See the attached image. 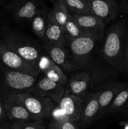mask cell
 Instances as JSON below:
<instances>
[{
	"label": "cell",
	"instance_id": "obj_1",
	"mask_svg": "<svg viewBox=\"0 0 128 129\" xmlns=\"http://www.w3.org/2000/svg\"><path fill=\"white\" fill-rule=\"evenodd\" d=\"M126 24L122 20L112 25L107 33L102 49L104 60L120 71H124L127 44Z\"/></svg>",
	"mask_w": 128,
	"mask_h": 129
},
{
	"label": "cell",
	"instance_id": "obj_2",
	"mask_svg": "<svg viewBox=\"0 0 128 129\" xmlns=\"http://www.w3.org/2000/svg\"><path fill=\"white\" fill-rule=\"evenodd\" d=\"M2 42L26 61L38 67L41 55L40 50L28 39L19 34L9 32L4 34Z\"/></svg>",
	"mask_w": 128,
	"mask_h": 129
},
{
	"label": "cell",
	"instance_id": "obj_3",
	"mask_svg": "<svg viewBox=\"0 0 128 129\" xmlns=\"http://www.w3.org/2000/svg\"><path fill=\"white\" fill-rule=\"evenodd\" d=\"M97 41L95 38L87 34L75 39L66 37L65 45H67L77 69H84L87 66L90 55Z\"/></svg>",
	"mask_w": 128,
	"mask_h": 129
},
{
	"label": "cell",
	"instance_id": "obj_4",
	"mask_svg": "<svg viewBox=\"0 0 128 129\" xmlns=\"http://www.w3.org/2000/svg\"><path fill=\"white\" fill-rule=\"evenodd\" d=\"M16 96L36 120L50 118L58 103L48 97L40 96L27 92H16Z\"/></svg>",
	"mask_w": 128,
	"mask_h": 129
},
{
	"label": "cell",
	"instance_id": "obj_5",
	"mask_svg": "<svg viewBox=\"0 0 128 129\" xmlns=\"http://www.w3.org/2000/svg\"><path fill=\"white\" fill-rule=\"evenodd\" d=\"M0 64L10 70L33 76H38L40 71L13 51L3 42H0Z\"/></svg>",
	"mask_w": 128,
	"mask_h": 129
},
{
	"label": "cell",
	"instance_id": "obj_6",
	"mask_svg": "<svg viewBox=\"0 0 128 129\" xmlns=\"http://www.w3.org/2000/svg\"><path fill=\"white\" fill-rule=\"evenodd\" d=\"M3 7L16 20L32 21L43 6L41 0H11Z\"/></svg>",
	"mask_w": 128,
	"mask_h": 129
},
{
	"label": "cell",
	"instance_id": "obj_7",
	"mask_svg": "<svg viewBox=\"0 0 128 129\" xmlns=\"http://www.w3.org/2000/svg\"><path fill=\"white\" fill-rule=\"evenodd\" d=\"M17 91H10L1 99L7 118L10 121L38 120L27 110L16 96Z\"/></svg>",
	"mask_w": 128,
	"mask_h": 129
},
{
	"label": "cell",
	"instance_id": "obj_8",
	"mask_svg": "<svg viewBox=\"0 0 128 129\" xmlns=\"http://www.w3.org/2000/svg\"><path fill=\"white\" fill-rule=\"evenodd\" d=\"M66 86L56 83L46 77L37 79L33 86L27 93L40 96L48 97L58 103L65 93Z\"/></svg>",
	"mask_w": 128,
	"mask_h": 129
},
{
	"label": "cell",
	"instance_id": "obj_9",
	"mask_svg": "<svg viewBox=\"0 0 128 129\" xmlns=\"http://www.w3.org/2000/svg\"><path fill=\"white\" fill-rule=\"evenodd\" d=\"M100 91L87 93L82 98V106L79 120L80 125L82 129L87 128L95 118H99V96Z\"/></svg>",
	"mask_w": 128,
	"mask_h": 129
},
{
	"label": "cell",
	"instance_id": "obj_10",
	"mask_svg": "<svg viewBox=\"0 0 128 129\" xmlns=\"http://www.w3.org/2000/svg\"><path fill=\"white\" fill-rule=\"evenodd\" d=\"M46 55L64 72L70 73L77 70L72 56L65 45H45Z\"/></svg>",
	"mask_w": 128,
	"mask_h": 129
},
{
	"label": "cell",
	"instance_id": "obj_11",
	"mask_svg": "<svg viewBox=\"0 0 128 129\" xmlns=\"http://www.w3.org/2000/svg\"><path fill=\"white\" fill-rule=\"evenodd\" d=\"M77 25L87 35H90L99 40L104 35L105 23L94 15H78L70 13Z\"/></svg>",
	"mask_w": 128,
	"mask_h": 129
},
{
	"label": "cell",
	"instance_id": "obj_12",
	"mask_svg": "<svg viewBox=\"0 0 128 129\" xmlns=\"http://www.w3.org/2000/svg\"><path fill=\"white\" fill-rule=\"evenodd\" d=\"M93 14L102 20L109 22L115 20L120 13L117 0H87Z\"/></svg>",
	"mask_w": 128,
	"mask_h": 129
},
{
	"label": "cell",
	"instance_id": "obj_13",
	"mask_svg": "<svg viewBox=\"0 0 128 129\" xmlns=\"http://www.w3.org/2000/svg\"><path fill=\"white\" fill-rule=\"evenodd\" d=\"M58 106L70 121L78 122L80 120L82 106V98L69 93L65 91L58 102Z\"/></svg>",
	"mask_w": 128,
	"mask_h": 129
},
{
	"label": "cell",
	"instance_id": "obj_14",
	"mask_svg": "<svg viewBox=\"0 0 128 129\" xmlns=\"http://www.w3.org/2000/svg\"><path fill=\"white\" fill-rule=\"evenodd\" d=\"M38 67L40 72L43 73L45 77L59 84L67 85L69 80L67 76L58 66L56 65L46 55H41Z\"/></svg>",
	"mask_w": 128,
	"mask_h": 129
},
{
	"label": "cell",
	"instance_id": "obj_15",
	"mask_svg": "<svg viewBox=\"0 0 128 129\" xmlns=\"http://www.w3.org/2000/svg\"><path fill=\"white\" fill-rule=\"evenodd\" d=\"M91 83V78L87 71L79 72L74 74L66 85V91L69 93L83 98L87 94Z\"/></svg>",
	"mask_w": 128,
	"mask_h": 129
},
{
	"label": "cell",
	"instance_id": "obj_16",
	"mask_svg": "<svg viewBox=\"0 0 128 129\" xmlns=\"http://www.w3.org/2000/svg\"><path fill=\"white\" fill-rule=\"evenodd\" d=\"M43 39L45 41V45H65L66 35L65 31L56 22L51 13V10H49L48 15Z\"/></svg>",
	"mask_w": 128,
	"mask_h": 129
},
{
	"label": "cell",
	"instance_id": "obj_17",
	"mask_svg": "<svg viewBox=\"0 0 128 129\" xmlns=\"http://www.w3.org/2000/svg\"><path fill=\"white\" fill-rule=\"evenodd\" d=\"M125 83L126 82L116 81L101 89L99 96V116L106 113L115 97L125 85Z\"/></svg>",
	"mask_w": 128,
	"mask_h": 129
},
{
	"label": "cell",
	"instance_id": "obj_18",
	"mask_svg": "<svg viewBox=\"0 0 128 129\" xmlns=\"http://www.w3.org/2000/svg\"><path fill=\"white\" fill-rule=\"evenodd\" d=\"M49 10L43 6L31 21L33 31L40 39H43L45 36Z\"/></svg>",
	"mask_w": 128,
	"mask_h": 129
},
{
	"label": "cell",
	"instance_id": "obj_19",
	"mask_svg": "<svg viewBox=\"0 0 128 129\" xmlns=\"http://www.w3.org/2000/svg\"><path fill=\"white\" fill-rule=\"evenodd\" d=\"M128 105V82H126L123 88L114 98L112 104L105 113L114 114L122 110Z\"/></svg>",
	"mask_w": 128,
	"mask_h": 129
},
{
	"label": "cell",
	"instance_id": "obj_20",
	"mask_svg": "<svg viewBox=\"0 0 128 129\" xmlns=\"http://www.w3.org/2000/svg\"><path fill=\"white\" fill-rule=\"evenodd\" d=\"M68 12L78 15H94L87 0H62Z\"/></svg>",
	"mask_w": 128,
	"mask_h": 129
},
{
	"label": "cell",
	"instance_id": "obj_21",
	"mask_svg": "<svg viewBox=\"0 0 128 129\" xmlns=\"http://www.w3.org/2000/svg\"><path fill=\"white\" fill-rule=\"evenodd\" d=\"M53 5V8L51 10L53 16L56 22L64 30L69 12L62 0H56Z\"/></svg>",
	"mask_w": 128,
	"mask_h": 129
},
{
	"label": "cell",
	"instance_id": "obj_22",
	"mask_svg": "<svg viewBox=\"0 0 128 129\" xmlns=\"http://www.w3.org/2000/svg\"><path fill=\"white\" fill-rule=\"evenodd\" d=\"M64 30H65L67 37L72 38V39L80 37L85 35V34H84V32L82 31L80 28L75 21V19L70 13H69V15H68V18L66 23H65Z\"/></svg>",
	"mask_w": 128,
	"mask_h": 129
},
{
	"label": "cell",
	"instance_id": "obj_23",
	"mask_svg": "<svg viewBox=\"0 0 128 129\" xmlns=\"http://www.w3.org/2000/svg\"><path fill=\"white\" fill-rule=\"evenodd\" d=\"M11 129H45L43 120L30 121L15 120L10 123Z\"/></svg>",
	"mask_w": 128,
	"mask_h": 129
},
{
	"label": "cell",
	"instance_id": "obj_24",
	"mask_svg": "<svg viewBox=\"0 0 128 129\" xmlns=\"http://www.w3.org/2000/svg\"><path fill=\"white\" fill-rule=\"evenodd\" d=\"M48 129H79V127L75 122L70 120L64 122L50 121Z\"/></svg>",
	"mask_w": 128,
	"mask_h": 129
},
{
	"label": "cell",
	"instance_id": "obj_25",
	"mask_svg": "<svg viewBox=\"0 0 128 129\" xmlns=\"http://www.w3.org/2000/svg\"><path fill=\"white\" fill-rule=\"evenodd\" d=\"M50 118L51 119L50 121H53V122H64V121L70 120L69 118L64 114L58 105L52 110Z\"/></svg>",
	"mask_w": 128,
	"mask_h": 129
},
{
	"label": "cell",
	"instance_id": "obj_26",
	"mask_svg": "<svg viewBox=\"0 0 128 129\" xmlns=\"http://www.w3.org/2000/svg\"><path fill=\"white\" fill-rule=\"evenodd\" d=\"M8 120L7 116L5 113V107L1 100L0 99V124H3L6 122Z\"/></svg>",
	"mask_w": 128,
	"mask_h": 129
},
{
	"label": "cell",
	"instance_id": "obj_27",
	"mask_svg": "<svg viewBox=\"0 0 128 129\" xmlns=\"http://www.w3.org/2000/svg\"><path fill=\"white\" fill-rule=\"evenodd\" d=\"M119 4L120 12L128 15V0H120Z\"/></svg>",
	"mask_w": 128,
	"mask_h": 129
},
{
	"label": "cell",
	"instance_id": "obj_28",
	"mask_svg": "<svg viewBox=\"0 0 128 129\" xmlns=\"http://www.w3.org/2000/svg\"><path fill=\"white\" fill-rule=\"evenodd\" d=\"M124 71L128 74V45L125 47V59H124Z\"/></svg>",
	"mask_w": 128,
	"mask_h": 129
},
{
	"label": "cell",
	"instance_id": "obj_29",
	"mask_svg": "<svg viewBox=\"0 0 128 129\" xmlns=\"http://www.w3.org/2000/svg\"><path fill=\"white\" fill-rule=\"evenodd\" d=\"M120 113H121L122 116L124 118L128 119V105L122 110V111H120Z\"/></svg>",
	"mask_w": 128,
	"mask_h": 129
},
{
	"label": "cell",
	"instance_id": "obj_30",
	"mask_svg": "<svg viewBox=\"0 0 128 129\" xmlns=\"http://www.w3.org/2000/svg\"><path fill=\"white\" fill-rule=\"evenodd\" d=\"M0 129H11L10 126V123L6 122L3 124H0Z\"/></svg>",
	"mask_w": 128,
	"mask_h": 129
},
{
	"label": "cell",
	"instance_id": "obj_31",
	"mask_svg": "<svg viewBox=\"0 0 128 129\" xmlns=\"http://www.w3.org/2000/svg\"><path fill=\"white\" fill-rule=\"evenodd\" d=\"M120 125L124 127V129H128V121L122 122L120 123Z\"/></svg>",
	"mask_w": 128,
	"mask_h": 129
},
{
	"label": "cell",
	"instance_id": "obj_32",
	"mask_svg": "<svg viewBox=\"0 0 128 129\" xmlns=\"http://www.w3.org/2000/svg\"><path fill=\"white\" fill-rule=\"evenodd\" d=\"M6 3V1L5 0H0V7H3Z\"/></svg>",
	"mask_w": 128,
	"mask_h": 129
},
{
	"label": "cell",
	"instance_id": "obj_33",
	"mask_svg": "<svg viewBox=\"0 0 128 129\" xmlns=\"http://www.w3.org/2000/svg\"><path fill=\"white\" fill-rule=\"evenodd\" d=\"M56 1V0H50V1H51V2L52 3L53 5V4L55 3V1Z\"/></svg>",
	"mask_w": 128,
	"mask_h": 129
},
{
	"label": "cell",
	"instance_id": "obj_34",
	"mask_svg": "<svg viewBox=\"0 0 128 129\" xmlns=\"http://www.w3.org/2000/svg\"><path fill=\"white\" fill-rule=\"evenodd\" d=\"M5 1H6V3H7L8 2H9V1H11V0H5Z\"/></svg>",
	"mask_w": 128,
	"mask_h": 129
},
{
	"label": "cell",
	"instance_id": "obj_35",
	"mask_svg": "<svg viewBox=\"0 0 128 129\" xmlns=\"http://www.w3.org/2000/svg\"><path fill=\"white\" fill-rule=\"evenodd\" d=\"M1 11H0V19H1Z\"/></svg>",
	"mask_w": 128,
	"mask_h": 129
}]
</instances>
